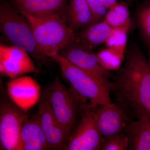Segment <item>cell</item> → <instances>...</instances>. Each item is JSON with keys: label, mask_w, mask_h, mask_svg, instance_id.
Returning <instances> with one entry per match:
<instances>
[{"label": "cell", "mask_w": 150, "mask_h": 150, "mask_svg": "<svg viewBox=\"0 0 150 150\" xmlns=\"http://www.w3.org/2000/svg\"><path fill=\"white\" fill-rule=\"evenodd\" d=\"M126 54L113 82L116 103L129 118H150V62L137 45Z\"/></svg>", "instance_id": "6da1fadb"}, {"label": "cell", "mask_w": 150, "mask_h": 150, "mask_svg": "<svg viewBox=\"0 0 150 150\" xmlns=\"http://www.w3.org/2000/svg\"><path fill=\"white\" fill-rule=\"evenodd\" d=\"M21 14L29 23L38 50L44 59L77 42L76 33L67 24L64 16L36 17Z\"/></svg>", "instance_id": "7a4b0ae2"}, {"label": "cell", "mask_w": 150, "mask_h": 150, "mask_svg": "<svg viewBox=\"0 0 150 150\" xmlns=\"http://www.w3.org/2000/svg\"><path fill=\"white\" fill-rule=\"evenodd\" d=\"M50 58L60 66L63 76L71 88L88 100L92 106L98 107L112 102L110 93L113 90V82L78 68L58 52L51 54Z\"/></svg>", "instance_id": "3957f363"}, {"label": "cell", "mask_w": 150, "mask_h": 150, "mask_svg": "<svg viewBox=\"0 0 150 150\" xmlns=\"http://www.w3.org/2000/svg\"><path fill=\"white\" fill-rule=\"evenodd\" d=\"M71 88L56 78L43 92L56 119L70 135L79 115L81 103L86 99Z\"/></svg>", "instance_id": "277c9868"}, {"label": "cell", "mask_w": 150, "mask_h": 150, "mask_svg": "<svg viewBox=\"0 0 150 150\" xmlns=\"http://www.w3.org/2000/svg\"><path fill=\"white\" fill-rule=\"evenodd\" d=\"M0 29L14 45L35 58L44 59L38 50L32 29L26 19L5 2L0 6Z\"/></svg>", "instance_id": "5b68a950"}, {"label": "cell", "mask_w": 150, "mask_h": 150, "mask_svg": "<svg viewBox=\"0 0 150 150\" xmlns=\"http://www.w3.org/2000/svg\"><path fill=\"white\" fill-rule=\"evenodd\" d=\"M84 100L80 108V120L70 135L64 150H100L103 137L97 126L94 110Z\"/></svg>", "instance_id": "8992f818"}, {"label": "cell", "mask_w": 150, "mask_h": 150, "mask_svg": "<svg viewBox=\"0 0 150 150\" xmlns=\"http://www.w3.org/2000/svg\"><path fill=\"white\" fill-rule=\"evenodd\" d=\"M25 112L9 103H1V150H20L22 127L28 118Z\"/></svg>", "instance_id": "52a82bcc"}, {"label": "cell", "mask_w": 150, "mask_h": 150, "mask_svg": "<svg viewBox=\"0 0 150 150\" xmlns=\"http://www.w3.org/2000/svg\"><path fill=\"white\" fill-rule=\"evenodd\" d=\"M28 53L15 46H0V73L11 79L27 73L38 72Z\"/></svg>", "instance_id": "ba28073f"}, {"label": "cell", "mask_w": 150, "mask_h": 150, "mask_svg": "<svg viewBox=\"0 0 150 150\" xmlns=\"http://www.w3.org/2000/svg\"><path fill=\"white\" fill-rule=\"evenodd\" d=\"M94 115L98 129L103 138L123 133L131 122L125 111L112 102L96 107Z\"/></svg>", "instance_id": "9c48e42d"}, {"label": "cell", "mask_w": 150, "mask_h": 150, "mask_svg": "<svg viewBox=\"0 0 150 150\" xmlns=\"http://www.w3.org/2000/svg\"><path fill=\"white\" fill-rule=\"evenodd\" d=\"M37 115L46 141L51 149L64 150L70 135L59 123L48 101L39 99Z\"/></svg>", "instance_id": "30bf717a"}, {"label": "cell", "mask_w": 150, "mask_h": 150, "mask_svg": "<svg viewBox=\"0 0 150 150\" xmlns=\"http://www.w3.org/2000/svg\"><path fill=\"white\" fill-rule=\"evenodd\" d=\"M58 53L72 64L102 79L108 80L111 76L109 70L100 63L97 54L76 42L68 45Z\"/></svg>", "instance_id": "8fae6325"}, {"label": "cell", "mask_w": 150, "mask_h": 150, "mask_svg": "<svg viewBox=\"0 0 150 150\" xmlns=\"http://www.w3.org/2000/svg\"><path fill=\"white\" fill-rule=\"evenodd\" d=\"M7 90L13 102L25 112L40 98V86L29 76L12 79L7 84Z\"/></svg>", "instance_id": "7c38bea8"}, {"label": "cell", "mask_w": 150, "mask_h": 150, "mask_svg": "<svg viewBox=\"0 0 150 150\" xmlns=\"http://www.w3.org/2000/svg\"><path fill=\"white\" fill-rule=\"evenodd\" d=\"M68 0H14L19 11L36 17L65 13Z\"/></svg>", "instance_id": "4fadbf2b"}, {"label": "cell", "mask_w": 150, "mask_h": 150, "mask_svg": "<svg viewBox=\"0 0 150 150\" xmlns=\"http://www.w3.org/2000/svg\"><path fill=\"white\" fill-rule=\"evenodd\" d=\"M37 114L25 121L20 135V150H51Z\"/></svg>", "instance_id": "5bb4252c"}, {"label": "cell", "mask_w": 150, "mask_h": 150, "mask_svg": "<svg viewBox=\"0 0 150 150\" xmlns=\"http://www.w3.org/2000/svg\"><path fill=\"white\" fill-rule=\"evenodd\" d=\"M124 133L129 140V150H150V118L143 117L131 121Z\"/></svg>", "instance_id": "9a60e30c"}, {"label": "cell", "mask_w": 150, "mask_h": 150, "mask_svg": "<svg viewBox=\"0 0 150 150\" xmlns=\"http://www.w3.org/2000/svg\"><path fill=\"white\" fill-rule=\"evenodd\" d=\"M112 28L104 20L89 25L76 33V43L92 50L104 43L111 32Z\"/></svg>", "instance_id": "2e32d148"}, {"label": "cell", "mask_w": 150, "mask_h": 150, "mask_svg": "<svg viewBox=\"0 0 150 150\" xmlns=\"http://www.w3.org/2000/svg\"><path fill=\"white\" fill-rule=\"evenodd\" d=\"M65 18L69 27L75 32L94 23L86 0H69Z\"/></svg>", "instance_id": "e0dca14e"}, {"label": "cell", "mask_w": 150, "mask_h": 150, "mask_svg": "<svg viewBox=\"0 0 150 150\" xmlns=\"http://www.w3.org/2000/svg\"><path fill=\"white\" fill-rule=\"evenodd\" d=\"M103 20L112 28L124 26L131 22L128 5L123 2L117 3L108 10Z\"/></svg>", "instance_id": "ac0fdd59"}, {"label": "cell", "mask_w": 150, "mask_h": 150, "mask_svg": "<svg viewBox=\"0 0 150 150\" xmlns=\"http://www.w3.org/2000/svg\"><path fill=\"white\" fill-rule=\"evenodd\" d=\"M136 18L142 40L146 46L150 47V0L139 6Z\"/></svg>", "instance_id": "d6986e66"}, {"label": "cell", "mask_w": 150, "mask_h": 150, "mask_svg": "<svg viewBox=\"0 0 150 150\" xmlns=\"http://www.w3.org/2000/svg\"><path fill=\"white\" fill-rule=\"evenodd\" d=\"M131 22L124 25L112 28L111 32L104 44L105 47L124 54L126 51L127 36L131 26Z\"/></svg>", "instance_id": "ffe728a7"}, {"label": "cell", "mask_w": 150, "mask_h": 150, "mask_svg": "<svg viewBox=\"0 0 150 150\" xmlns=\"http://www.w3.org/2000/svg\"><path fill=\"white\" fill-rule=\"evenodd\" d=\"M124 54L106 47L97 54L101 65L108 70L117 69L121 64Z\"/></svg>", "instance_id": "44dd1931"}, {"label": "cell", "mask_w": 150, "mask_h": 150, "mask_svg": "<svg viewBox=\"0 0 150 150\" xmlns=\"http://www.w3.org/2000/svg\"><path fill=\"white\" fill-rule=\"evenodd\" d=\"M128 138L124 132L110 137L103 138L100 150H129Z\"/></svg>", "instance_id": "7402d4cb"}, {"label": "cell", "mask_w": 150, "mask_h": 150, "mask_svg": "<svg viewBox=\"0 0 150 150\" xmlns=\"http://www.w3.org/2000/svg\"><path fill=\"white\" fill-rule=\"evenodd\" d=\"M86 1L93 16L94 23L103 20L108 10L103 5L100 0Z\"/></svg>", "instance_id": "603a6c76"}, {"label": "cell", "mask_w": 150, "mask_h": 150, "mask_svg": "<svg viewBox=\"0 0 150 150\" xmlns=\"http://www.w3.org/2000/svg\"><path fill=\"white\" fill-rule=\"evenodd\" d=\"M100 1L107 10L111 8L118 2L117 0H100Z\"/></svg>", "instance_id": "cb8c5ba5"}, {"label": "cell", "mask_w": 150, "mask_h": 150, "mask_svg": "<svg viewBox=\"0 0 150 150\" xmlns=\"http://www.w3.org/2000/svg\"><path fill=\"white\" fill-rule=\"evenodd\" d=\"M148 48H149V51H148L149 58H148V59H149V61L150 62V47H148Z\"/></svg>", "instance_id": "d4e9b609"}, {"label": "cell", "mask_w": 150, "mask_h": 150, "mask_svg": "<svg viewBox=\"0 0 150 150\" xmlns=\"http://www.w3.org/2000/svg\"><path fill=\"white\" fill-rule=\"evenodd\" d=\"M134 1H135V0H128L129 2H132Z\"/></svg>", "instance_id": "484cf974"}]
</instances>
